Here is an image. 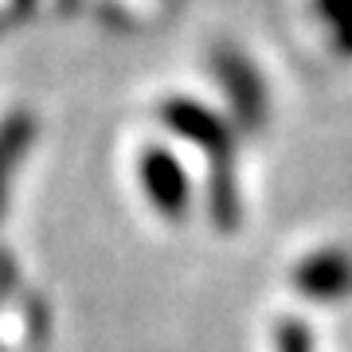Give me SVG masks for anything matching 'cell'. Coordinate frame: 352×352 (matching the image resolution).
<instances>
[{"label":"cell","mask_w":352,"mask_h":352,"mask_svg":"<svg viewBox=\"0 0 352 352\" xmlns=\"http://www.w3.org/2000/svg\"><path fill=\"white\" fill-rule=\"evenodd\" d=\"M32 133H36V126H32L28 113H16V118H8V122L0 126V215H4V200H8L12 168H16V161L28 153Z\"/></svg>","instance_id":"5"},{"label":"cell","mask_w":352,"mask_h":352,"mask_svg":"<svg viewBox=\"0 0 352 352\" xmlns=\"http://www.w3.org/2000/svg\"><path fill=\"white\" fill-rule=\"evenodd\" d=\"M294 286L314 302H344L352 294V254L349 251H317L298 263Z\"/></svg>","instance_id":"4"},{"label":"cell","mask_w":352,"mask_h":352,"mask_svg":"<svg viewBox=\"0 0 352 352\" xmlns=\"http://www.w3.org/2000/svg\"><path fill=\"white\" fill-rule=\"evenodd\" d=\"M314 12L325 24L333 51L352 59V0H314Z\"/></svg>","instance_id":"6"},{"label":"cell","mask_w":352,"mask_h":352,"mask_svg":"<svg viewBox=\"0 0 352 352\" xmlns=\"http://www.w3.org/2000/svg\"><path fill=\"white\" fill-rule=\"evenodd\" d=\"M138 180H141V192L149 196V204L164 219H184L188 215V196H192V184H188V173L180 168L168 149L153 145L138 157Z\"/></svg>","instance_id":"2"},{"label":"cell","mask_w":352,"mask_h":352,"mask_svg":"<svg viewBox=\"0 0 352 352\" xmlns=\"http://www.w3.org/2000/svg\"><path fill=\"white\" fill-rule=\"evenodd\" d=\"M161 122L176 138L192 141L208 157L212 176H208V212L223 231L239 223V184H235V138L231 126L204 102L192 98H168L161 106Z\"/></svg>","instance_id":"1"},{"label":"cell","mask_w":352,"mask_h":352,"mask_svg":"<svg viewBox=\"0 0 352 352\" xmlns=\"http://www.w3.org/2000/svg\"><path fill=\"white\" fill-rule=\"evenodd\" d=\"M212 67H215V75H219V87H223L231 110L239 118V126L258 129L266 118V87H263V78H258V71L251 67V59L231 47H219L212 55Z\"/></svg>","instance_id":"3"},{"label":"cell","mask_w":352,"mask_h":352,"mask_svg":"<svg viewBox=\"0 0 352 352\" xmlns=\"http://www.w3.org/2000/svg\"><path fill=\"white\" fill-rule=\"evenodd\" d=\"M278 352H314V340H309L305 325L286 321V325L278 329Z\"/></svg>","instance_id":"7"}]
</instances>
